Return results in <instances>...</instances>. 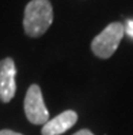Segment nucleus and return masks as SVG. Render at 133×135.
I'll return each mask as SVG.
<instances>
[{
	"mask_svg": "<svg viewBox=\"0 0 133 135\" xmlns=\"http://www.w3.org/2000/svg\"><path fill=\"white\" fill-rule=\"evenodd\" d=\"M53 22V8L49 0H31L25 8L23 29L30 37L45 34Z\"/></svg>",
	"mask_w": 133,
	"mask_h": 135,
	"instance_id": "nucleus-1",
	"label": "nucleus"
},
{
	"mask_svg": "<svg viewBox=\"0 0 133 135\" xmlns=\"http://www.w3.org/2000/svg\"><path fill=\"white\" fill-rule=\"evenodd\" d=\"M125 34V27L120 22L107 25L100 33L92 40L91 51L100 59H109L117 51L121 40Z\"/></svg>",
	"mask_w": 133,
	"mask_h": 135,
	"instance_id": "nucleus-2",
	"label": "nucleus"
},
{
	"mask_svg": "<svg viewBox=\"0 0 133 135\" xmlns=\"http://www.w3.org/2000/svg\"><path fill=\"white\" fill-rule=\"evenodd\" d=\"M25 113L30 123L45 124L49 120V110L46 108L41 89L38 85H31L25 97Z\"/></svg>",
	"mask_w": 133,
	"mask_h": 135,
	"instance_id": "nucleus-3",
	"label": "nucleus"
},
{
	"mask_svg": "<svg viewBox=\"0 0 133 135\" xmlns=\"http://www.w3.org/2000/svg\"><path fill=\"white\" fill-rule=\"evenodd\" d=\"M17 67L11 57L0 60V100L3 102H10L17 91L15 83Z\"/></svg>",
	"mask_w": 133,
	"mask_h": 135,
	"instance_id": "nucleus-4",
	"label": "nucleus"
},
{
	"mask_svg": "<svg viewBox=\"0 0 133 135\" xmlns=\"http://www.w3.org/2000/svg\"><path fill=\"white\" fill-rule=\"evenodd\" d=\"M77 122V113L75 110H64L52 120H48L42 127V135H61L68 131Z\"/></svg>",
	"mask_w": 133,
	"mask_h": 135,
	"instance_id": "nucleus-5",
	"label": "nucleus"
},
{
	"mask_svg": "<svg viewBox=\"0 0 133 135\" xmlns=\"http://www.w3.org/2000/svg\"><path fill=\"white\" fill-rule=\"evenodd\" d=\"M124 27H125V33L133 38V21H128L126 25H125Z\"/></svg>",
	"mask_w": 133,
	"mask_h": 135,
	"instance_id": "nucleus-6",
	"label": "nucleus"
},
{
	"mask_svg": "<svg viewBox=\"0 0 133 135\" xmlns=\"http://www.w3.org/2000/svg\"><path fill=\"white\" fill-rule=\"evenodd\" d=\"M0 135H22V134L11 131V130H2V131H0Z\"/></svg>",
	"mask_w": 133,
	"mask_h": 135,
	"instance_id": "nucleus-7",
	"label": "nucleus"
},
{
	"mask_svg": "<svg viewBox=\"0 0 133 135\" xmlns=\"http://www.w3.org/2000/svg\"><path fill=\"white\" fill-rule=\"evenodd\" d=\"M73 135H94L90 130H80V131H77V132H75Z\"/></svg>",
	"mask_w": 133,
	"mask_h": 135,
	"instance_id": "nucleus-8",
	"label": "nucleus"
}]
</instances>
